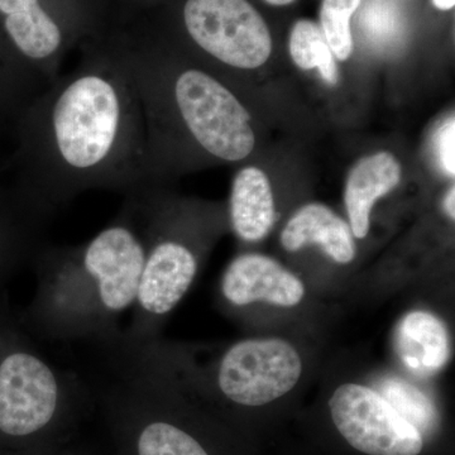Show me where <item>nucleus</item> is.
I'll list each match as a JSON object with an SVG mask.
<instances>
[{"mask_svg":"<svg viewBox=\"0 0 455 455\" xmlns=\"http://www.w3.org/2000/svg\"><path fill=\"white\" fill-rule=\"evenodd\" d=\"M145 123L130 77L104 47L88 51L20 112V196L49 221L94 188L142 185Z\"/></svg>","mask_w":455,"mask_h":455,"instance_id":"obj_1","label":"nucleus"},{"mask_svg":"<svg viewBox=\"0 0 455 455\" xmlns=\"http://www.w3.org/2000/svg\"><path fill=\"white\" fill-rule=\"evenodd\" d=\"M146 244L145 188L125 194L112 223L86 243L42 244L29 314L42 339L95 344L121 334L119 320L139 293Z\"/></svg>","mask_w":455,"mask_h":455,"instance_id":"obj_2","label":"nucleus"},{"mask_svg":"<svg viewBox=\"0 0 455 455\" xmlns=\"http://www.w3.org/2000/svg\"><path fill=\"white\" fill-rule=\"evenodd\" d=\"M145 123V169L164 181L178 169L182 146L212 160H244L256 136L251 116L232 90L200 68L180 66L142 44L123 61Z\"/></svg>","mask_w":455,"mask_h":455,"instance_id":"obj_3","label":"nucleus"},{"mask_svg":"<svg viewBox=\"0 0 455 455\" xmlns=\"http://www.w3.org/2000/svg\"><path fill=\"white\" fill-rule=\"evenodd\" d=\"M147 199L146 259L131 324L123 334L133 341L156 339L158 326L178 307L196 280L199 257L179 235L178 209L161 187H143Z\"/></svg>","mask_w":455,"mask_h":455,"instance_id":"obj_4","label":"nucleus"},{"mask_svg":"<svg viewBox=\"0 0 455 455\" xmlns=\"http://www.w3.org/2000/svg\"><path fill=\"white\" fill-rule=\"evenodd\" d=\"M85 388L80 374L61 370L44 352L9 349L0 357V431L13 438L41 433Z\"/></svg>","mask_w":455,"mask_h":455,"instance_id":"obj_5","label":"nucleus"},{"mask_svg":"<svg viewBox=\"0 0 455 455\" xmlns=\"http://www.w3.org/2000/svg\"><path fill=\"white\" fill-rule=\"evenodd\" d=\"M0 14L14 53L5 80L22 112L59 79L68 37L44 0H0Z\"/></svg>","mask_w":455,"mask_h":455,"instance_id":"obj_6","label":"nucleus"},{"mask_svg":"<svg viewBox=\"0 0 455 455\" xmlns=\"http://www.w3.org/2000/svg\"><path fill=\"white\" fill-rule=\"evenodd\" d=\"M182 18L191 41L228 68L252 70L271 55L268 27L247 0H187Z\"/></svg>","mask_w":455,"mask_h":455,"instance_id":"obj_7","label":"nucleus"},{"mask_svg":"<svg viewBox=\"0 0 455 455\" xmlns=\"http://www.w3.org/2000/svg\"><path fill=\"white\" fill-rule=\"evenodd\" d=\"M300 355L283 339L239 341L227 350L217 371L221 394L244 406H262L283 397L300 379Z\"/></svg>","mask_w":455,"mask_h":455,"instance_id":"obj_8","label":"nucleus"},{"mask_svg":"<svg viewBox=\"0 0 455 455\" xmlns=\"http://www.w3.org/2000/svg\"><path fill=\"white\" fill-rule=\"evenodd\" d=\"M331 419L353 448L368 455H418L420 431L405 420L382 395L346 383L329 401Z\"/></svg>","mask_w":455,"mask_h":455,"instance_id":"obj_9","label":"nucleus"},{"mask_svg":"<svg viewBox=\"0 0 455 455\" xmlns=\"http://www.w3.org/2000/svg\"><path fill=\"white\" fill-rule=\"evenodd\" d=\"M221 293L235 307L263 301L291 307L304 299L305 287L276 260L260 254H243L227 268L221 281Z\"/></svg>","mask_w":455,"mask_h":455,"instance_id":"obj_10","label":"nucleus"},{"mask_svg":"<svg viewBox=\"0 0 455 455\" xmlns=\"http://www.w3.org/2000/svg\"><path fill=\"white\" fill-rule=\"evenodd\" d=\"M281 243L289 252L305 245H320L338 263L352 262L355 256L352 229L323 204H309L299 209L283 228Z\"/></svg>","mask_w":455,"mask_h":455,"instance_id":"obj_11","label":"nucleus"},{"mask_svg":"<svg viewBox=\"0 0 455 455\" xmlns=\"http://www.w3.org/2000/svg\"><path fill=\"white\" fill-rule=\"evenodd\" d=\"M401 180V166L390 152H379L362 158L348 176L346 205L350 229L357 238L370 230V217L377 199L390 193Z\"/></svg>","mask_w":455,"mask_h":455,"instance_id":"obj_12","label":"nucleus"},{"mask_svg":"<svg viewBox=\"0 0 455 455\" xmlns=\"http://www.w3.org/2000/svg\"><path fill=\"white\" fill-rule=\"evenodd\" d=\"M396 349L407 370L416 376H431L451 358L447 328L433 314L412 311L397 326Z\"/></svg>","mask_w":455,"mask_h":455,"instance_id":"obj_13","label":"nucleus"},{"mask_svg":"<svg viewBox=\"0 0 455 455\" xmlns=\"http://www.w3.org/2000/svg\"><path fill=\"white\" fill-rule=\"evenodd\" d=\"M275 217L267 176L257 167H245L235 176L230 196V220L236 235L244 241H260L274 226Z\"/></svg>","mask_w":455,"mask_h":455,"instance_id":"obj_14","label":"nucleus"},{"mask_svg":"<svg viewBox=\"0 0 455 455\" xmlns=\"http://www.w3.org/2000/svg\"><path fill=\"white\" fill-rule=\"evenodd\" d=\"M290 53L302 70L317 68L331 85L338 83L337 64L322 28L313 20H301L293 26L290 36Z\"/></svg>","mask_w":455,"mask_h":455,"instance_id":"obj_15","label":"nucleus"},{"mask_svg":"<svg viewBox=\"0 0 455 455\" xmlns=\"http://www.w3.org/2000/svg\"><path fill=\"white\" fill-rule=\"evenodd\" d=\"M381 391L388 403L420 431L421 435L430 433L438 425L439 415L435 406L415 386L403 379H388L382 382Z\"/></svg>","mask_w":455,"mask_h":455,"instance_id":"obj_16","label":"nucleus"},{"mask_svg":"<svg viewBox=\"0 0 455 455\" xmlns=\"http://www.w3.org/2000/svg\"><path fill=\"white\" fill-rule=\"evenodd\" d=\"M137 455H209L194 436L164 420L143 424L136 440Z\"/></svg>","mask_w":455,"mask_h":455,"instance_id":"obj_17","label":"nucleus"},{"mask_svg":"<svg viewBox=\"0 0 455 455\" xmlns=\"http://www.w3.org/2000/svg\"><path fill=\"white\" fill-rule=\"evenodd\" d=\"M362 0H323L320 22L331 52L339 61H346L353 51L350 18Z\"/></svg>","mask_w":455,"mask_h":455,"instance_id":"obj_18","label":"nucleus"},{"mask_svg":"<svg viewBox=\"0 0 455 455\" xmlns=\"http://www.w3.org/2000/svg\"><path fill=\"white\" fill-rule=\"evenodd\" d=\"M435 154L447 175H455V122L453 116L436 132Z\"/></svg>","mask_w":455,"mask_h":455,"instance_id":"obj_19","label":"nucleus"},{"mask_svg":"<svg viewBox=\"0 0 455 455\" xmlns=\"http://www.w3.org/2000/svg\"><path fill=\"white\" fill-rule=\"evenodd\" d=\"M376 9L379 18L377 17L376 12H372V13L368 12L366 20L368 31L377 36V37L391 35L395 31L394 16H392L391 12L386 11V9L379 8L381 11H379V8Z\"/></svg>","mask_w":455,"mask_h":455,"instance_id":"obj_20","label":"nucleus"},{"mask_svg":"<svg viewBox=\"0 0 455 455\" xmlns=\"http://www.w3.org/2000/svg\"><path fill=\"white\" fill-rule=\"evenodd\" d=\"M142 44H116V46H109L107 47L108 52L110 53L114 57L116 62H118L119 66L124 71V68H123V61H124V57L131 52L132 50L136 49V47L142 46ZM125 73V71H124ZM127 74V73H125ZM128 76V75H127ZM146 145V142H145ZM180 166V164H179ZM163 181L161 180L154 179L152 176H149L148 173L146 172L145 169V161H143V173H142V185L143 187H161Z\"/></svg>","mask_w":455,"mask_h":455,"instance_id":"obj_21","label":"nucleus"},{"mask_svg":"<svg viewBox=\"0 0 455 455\" xmlns=\"http://www.w3.org/2000/svg\"><path fill=\"white\" fill-rule=\"evenodd\" d=\"M454 188H451V190H449L447 199H445V211H447L449 217L451 218V220H454L455 218V209H454Z\"/></svg>","mask_w":455,"mask_h":455,"instance_id":"obj_22","label":"nucleus"},{"mask_svg":"<svg viewBox=\"0 0 455 455\" xmlns=\"http://www.w3.org/2000/svg\"><path fill=\"white\" fill-rule=\"evenodd\" d=\"M433 3L440 11H451L455 5V0H433Z\"/></svg>","mask_w":455,"mask_h":455,"instance_id":"obj_23","label":"nucleus"},{"mask_svg":"<svg viewBox=\"0 0 455 455\" xmlns=\"http://www.w3.org/2000/svg\"><path fill=\"white\" fill-rule=\"evenodd\" d=\"M266 2L271 5H287L291 4L293 0H266Z\"/></svg>","mask_w":455,"mask_h":455,"instance_id":"obj_24","label":"nucleus"}]
</instances>
